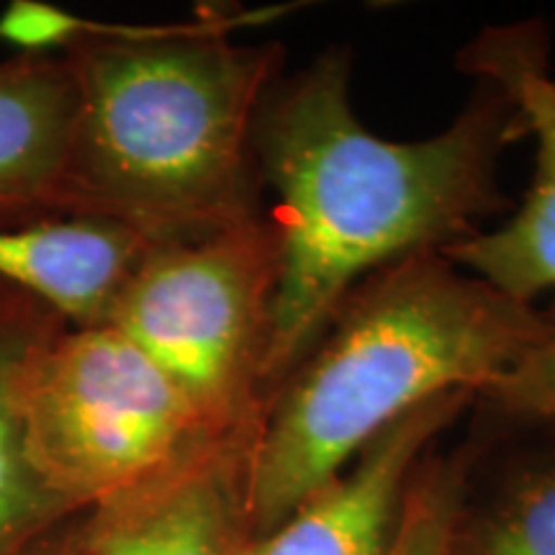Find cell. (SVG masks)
Here are the masks:
<instances>
[{"label":"cell","mask_w":555,"mask_h":555,"mask_svg":"<svg viewBox=\"0 0 555 555\" xmlns=\"http://www.w3.org/2000/svg\"><path fill=\"white\" fill-rule=\"evenodd\" d=\"M350 67V52L327 50L281 75L255 119L262 189L273 193L266 214L281 242L268 406L365 275L442 253L512 206L499 155L517 106L502 80L478 75L474 99L437 137L388 142L352 111Z\"/></svg>","instance_id":"1"},{"label":"cell","mask_w":555,"mask_h":555,"mask_svg":"<svg viewBox=\"0 0 555 555\" xmlns=\"http://www.w3.org/2000/svg\"><path fill=\"white\" fill-rule=\"evenodd\" d=\"M278 13L206 9L163 26L80 18L57 50L75 88L57 217L180 242L266 214L255 119L283 75V47L234 44L232 31Z\"/></svg>","instance_id":"2"},{"label":"cell","mask_w":555,"mask_h":555,"mask_svg":"<svg viewBox=\"0 0 555 555\" xmlns=\"http://www.w3.org/2000/svg\"><path fill=\"white\" fill-rule=\"evenodd\" d=\"M540 330L532 304L440 253L365 275L270 401L253 463L249 540L286 522L412 409L504 376Z\"/></svg>","instance_id":"3"},{"label":"cell","mask_w":555,"mask_h":555,"mask_svg":"<svg viewBox=\"0 0 555 555\" xmlns=\"http://www.w3.org/2000/svg\"><path fill=\"white\" fill-rule=\"evenodd\" d=\"M16 414L34 470L78 515L227 433L111 324L41 339L21 367Z\"/></svg>","instance_id":"4"},{"label":"cell","mask_w":555,"mask_h":555,"mask_svg":"<svg viewBox=\"0 0 555 555\" xmlns=\"http://www.w3.org/2000/svg\"><path fill=\"white\" fill-rule=\"evenodd\" d=\"M281 281L268 214L196 240L157 242L108 324L131 339L214 429L266 420L262 391Z\"/></svg>","instance_id":"5"},{"label":"cell","mask_w":555,"mask_h":555,"mask_svg":"<svg viewBox=\"0 0 555 555\" xmlns=\"http://www.w3.org/2000/svg\"><path fill=\"white\" fill-rule=\"evenodd\" d=\"M262 422L206 437L168 468L82 512L80 555H240Z\"/></svg>","instance_id":"6"},{"label":"cell","mask_w":555,"mask_h":555,"mask_svg":"<svg viewBox=\"0 0 555 555\" xmlns=\"http://www.w3.org/2000/svg\"><path fill=\"white\" fill-rule=\"evenodd\" d=\"M461 62L512 90L517 108L509 142L527 134L538 139L535 178L515 217L440 255L502 294L532 304L540 291L555 286V108L547 93L545 29L522 24L486 31Z\"/></svg>","instance_id":"7"},{"label":"cell","mask_w":555,"mask_h":555,"mask_svg":"<svg viewBox=\"0 0 555 555\" xmlns=\"http://www.w3.org/2000/svg\"><path fill=\"white\" fill-rule=\"evenodd\" d=\"M474 397L448 391L412 409L240 555H391L414 468Z\"/></svg>","instance_id":"8"},{"label":"cell","mask_w":555,"mask_h":555,"mask_svg":"<svg viewBox=\"0 0 555 555\" xmlns=\"http://www.w3.org/2000/svg\"><path fill=\"white\" fill-rule=\"evenodd\" d=\"M468 435L476 455L446 555H555V422Z\"/></svg>","instance_id":"9"},{"label":"cell","mask_w":555,"mask_h":555,"mask_svg":"<svg viewBox=\"0 0 555 555\" xmlns=\"http://www.w3.org/2000/svg\"><path fill=\"white\" fill-rule=\"evenodd\" d=\"M152 242L101 219L0 224V283L37 298L69 327H101Z\"/></svg>","instance_id":"10"},{"label":"cell","mask_w":555,"mask_h":555,"mask_svg":"<svg viewBox=\"0 0 555 555\" xmlns=\"http://www.w3.org/2000/svg\"><path fill=\"white\" fill-rule=\"evenodd\" d=\"M73 116V75L60 52L0 60V224L57 217Z\"/></svg>","instance_id":"11"},{"label":"cell","mask_w":555,"mask_h":555,"mask_svg":"<svg viewBox=\"0 0 555 555\" xmlns=\"http://www.w3.org/2000/svg\"><path fill=\"white\" fill-rule=\"evenodd\" d=\"M67 324L37 298L16 294L0 311V555H26L78 517L34 470L16 414V384L34 347Z\"/></svg>","instance_id":"12"},{"label":"cell","mask_w":555,"mask_h":555,"mask_svg":"<svg viewBox=\"0 0 555 555\" xmlns=\"http://www.w3.org/2000/svg\"><path fill=\"white\" fill-rule=\"evenodd\" d=\"M543 314V330L504 376L474 397V429H504L555 422V301Z\"/></svg>","instance_id":"13"},{"label":"cell","mask_w":555,"mask_h":555,"mask_svg":"<svg viewBox=\"0 0 555 555\" xmlns=\"http://www.w3.org/2000/svg\"><path fill=\"white\" fill-rule=\"evenodd\" d=\"M474 455L476 440L470 435L450 453H435L429 448L422 455L409 481L391 555H446L448 527Z\"/></svg>","instance_id":"14"},{"label":"cell","mask_w":555,"mask_h":555,"mask_svg":"<svg viewBox=\"0 0 555 555\" xmlns=\"http://www.w3.org/2000/svg\"><path fill=\"white\" fill-rule=\"evenodd\" d=\"M78 517H73L69 522H65L60 530H54L50 538H44L37 547H31L26 555H80V545H78Z\"/></svg>","instance_id":"15"},{"label":"cell","mask_w":555,"mask_h":555,"mask_svg":"<svg viewBox=\"0 0 555 555\" xmlns=\"http://www.w3.org/2000/svg\"><path fill=\"white\" fill-rule=\"evenodd\" d=\"M16 294H21V291H16V288H11V286H3V283H0V311H3L5 307H9V301Z\"/></svg>","instance_id":"16"},{"label":"cell","mask_w":555,"mask_h":555,"mask_svg":"<svg viewBox=\"0 0 555 555\" xmlns=\"http://www.w3.org/2000/svg\"><path fill=\"white\" fill-rule=\"evenodd\" d=\"M547 93H551V103H553V108H555V80L547 82Z\"/></svg>","instance_id":"17"}]
</instances>
